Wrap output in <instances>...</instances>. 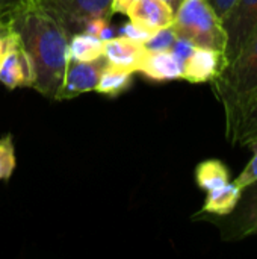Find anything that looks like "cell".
<instances>
[{"label":"cell","instance_id":"1","mask_svg":"<svg viewBox=\"0 0 257 259\" xmlns=\"http://www.w3.org/2000/svg\"><path fill=\"white\" fill-rule=\"evenodd\" d=\"M14 30L32 58L35 68L33 88L53 99L70 62L68 33L35 3L26 6L15 17Z\"/></svg>","mask_w":257,"mask_h":259},{"label":"cell","instance_id":"2","mask_svg":"<svg viewBox=\"0 0 257 259\" xmlns=\"http://www.w3.org/2000/svg\"><path fill=\"white\" fill-rule=\"evenodd\" d=\"M212 82L224 105L227 131L232 137L241 115L257 96V30L241 53Z\"/></svg>","mask_w":257,"mask_h":259},{"label":"cell","instance_id":"3","mask_svg":"<svg viewBox=\"0 0 257 259\" xmlns=\"http://www.w3.org/2000/svg\"><path fill=\"white\" fill-rule=\"evenodd\" d=\"M173 29L177 36L191 41L195 47L224 53L227 44L223 20L208 0H183L174 12Z\"/></svg>","mask_w":257,"mask_h":259},{"label":"cell","instance_id":"4","mask_svg":"<svg viewBox=\"0 0 257 259\" xmlns=\"http://www.w3.org/2000/svg\"><path fill=\"white\" fill-rule=\"evenodd\" d=\"M112 0H35V5L53 17L68 33L74 35L97 17L109 18Z\"/></svg>","mask_w":257,"mask_h":259},{"label":"cell","instance_id":"5","mask_svg":"<svg viewBox=\"0 0 257 259\" xmlns=\"http://www.w3.org/2000/svg\"><path fill=\"white\" fill-rule=\"evenodd\" d=\"M227 35L224 50L226 65L232 62L257 30V0H236L223 18Z\"/></svg>","mask_w":257,"mask_h":259},{"label":"cell","instance_id":"6","mask_svg":"<svg viewBox=\"0 0 257 259\" xmlns=\"http://www.w3.org/2000/svg\"><path fill=\"white\" fill-rule=\"evenodd\" d=\"M108 61L105 56L92 61V62H79L70 61L64 74V79L55 94L56 100H68L74 99L83 93L94 91L97 82L100 79L101 71L108 67Z\"/></svg>","mask_w":257,"mask_h":259},{"label":"cell","instance_id":"7","mask_svg":"<svg viewBox=\"0 0 257 259\" xmlns=\"http://www.w3.org/2000/svg\"><path fill=\"white\" fill-rule=\"evenodd\" d=\"M224 67H226L224 53L212 49L195 47L191 56L183 64L182 79L192 83L212 82L220 76Z\"/></svg>","mask_w":257,"mask_h":259},{"label":"cell","instance_id":"8","mask_svg":"<svg viewBox=\"0 0 257 259\" xmlns=\"http://www.w3.org/2000/svg\"><path fill=\"white\" fill-rule=\"evenodd\" d=\"M145 52L147 49L142 42L133 41L123 35L106 39L103 47V56L111 67L130 73L138 71Z\"/></svg>","mask_w":257,"mask_h":259},{"label":"cell","instance_id":"9","mask_svg":"<svg viewBox=\"0 0 257 259\" xmlns=\"http://www.w3.org/2000/svg\"><path fill=\"white\" fill-rule=\"evenodd\" d=\"M132 23L156 32L168 27L174 20V9L164 0H136L127 11Z\"/></svg>","mask_w":257,"mask_h":259},{"label":"cell","instance_id":"10","mask_svg":"<svg viewBox=\"0 0 257 259\" xmlns=\"http://www.w3.org/2000/svg\"><path fill=\"white\" fill-rule=\"evenodd\" d=\"M182 64L174 58L170 50L165 52H151L147 50L142 62L138 68L145 77L158 82L177 80L182 79Z\"/></svg>","mask_w":257,"mask_h":259},{"label":"cell","instance_id":"11","mask_svg":"<svg viewBox=\"0 0 257 259\" xmlns=\"http://www.w3.org/2000/svg\"><path fill=\"white\" fill-rule=\"evenodd\" d=\"M236 215L232 222V235L236 238L251 235L257 231V182L242 191L236 206Z\"/></svg>","mask_w":257,"mask_h":259},{"label":"cell","instance_id":"12","mask_svg":"<svg viewBox=\"0 0 257 259\" xmlns=\"http://www.w3.org/2000/svg\"><path fill=\"white\" fill-rule=\"evenodd\" d=\"M242 197V190L236 187L233 182H229L220 188L208 191L203 212L214 214V215H230L235 212L239 200Z\"/></svg>","mask_w":257,"mask_h":259},{"label":"cell","instance_id":"13","mask_svg":"<svg viewBox=\"0 0 257 259\" xmlns=\"http://www.w3.org/2000/svg\"><path fill=\"white\" fill-rule=\"evenodd\" d=\"M20 47H21L20 36L14 30L8 52L3 58L2 65H0V82L9 90L24 87L23 68H21V62H20Z\"/></svg>","mask_w":257,"mask_h":259},{"label":"cell","instance_id":"14","mask_svg":"<svg viewBox=\"0 0 257 259\" xmlns=\"http://www.w3.org/2000/svg\"><path fill=\"white\" fill-rule=\"evenodd\" d=\"M105 41L100 38L89 35L86 32L74 33L68 41V55L70 61L79 62H92L103 56Z\"/></svg>","mask_w":257,"mask_h":259},{"label":"cell","instance_id":"15","mask_svg":"<svg viewBox=\"0 0 257 259\" xmlns=\"http://www.w3.org/2000/svg\"><path fill=\"white\" fill-rule=\"evenodd\" d=\"M195 181L197 185L204 190L211 191L220 188L230 182V171L229 168L218 159H208L197 165L195 170Z\"/></svg>","mask_w":257,"mask_h":259},{"label":"cell","instance_id":"16","mask_svg":"<svg viewBox=\"0 0 257 259\" xmlns=\"http://www.w3.org/2000/svg\"><path fill=\"white\" fill-rule=\"evenodd\" d=\"M132 74L133 73L130 71L108 65L100 74L95 91L109 97H117L132 85Z\"/></svg>","mask_w":257,"mask_h":259},{"label":"cell","instance_id":"17","mask_svg":"<svg viewBox=\"0 0 257 259\" xmlns=\"http://www.w3.org/2000/svg\"><path fill=\"white\" fill-rule=\"evenodd\" d=\"M232 138H235L236 143L248 147L257 143V96L241 115Z\"/></svg>","mask_w":257,"mask_h":259},{"label":"cell","instance_id":"18","mask_svg":"<svg viewBox=\"0 0 257 259\" xmlns=\"http://www.w3.org/2000/svg\"><path fill=\"white\" fill-rule=\"evenodd\" d=\"M15 170V150L11 137L0 138V181H8Z\"/></svg>","mask_w":257,"mask_h":259},{"label":"cell","instance_id":"19","mask_svg":"<svg viewBox=\"0 0 257 259\" xmlns=\"http://www.w3.org/2000/svg\"><path fill=\"white\" fill-rule=\"evenodd\" d=\"M176 38H177V35H176L173 26H168V27L156 30L150 36V39L147 42H144V46L147 50H151V52H165L173 47Z\"/></svg>","mask_w":257,"mask_h":259},{"label":"cell","instance_id":"20","mask_svg":"<svg viewBox=\"0 0 257 259\" xmlns=\"http://www.w3.org/2000/svg\"><path fill=\"white\" fill-rule=\"evenodd\" d=\"M251 149H253V158L248 161V164L245 165V168L241 171V175L233 181V184L236 185V187H239L242 191L247 188V187H250V185H253L254 182H257V143L256 144H253V146H250Z\"/></svg>","mask_w":257,"mask_h":259},{"label":"cell","instance_id":"21","mask_svg":"<svg viewBox=\"0 0 257 259\" xmlns=\"http://www.w3.org/2000/svg\"><path fill=\"white\" fill-rule=\"evenodd\" d=\"M153 33L155 32H150V30H147V29H144V27H141V26H138V24H135L132 21L121 26V29H120V35L127 36V38H130L133 41H138V42H142V44L147 42Z\"/></svg>","mask_w":257,"mask_h":259},{"label":"cell","instance_id":"22","mask_svg":"<svg viewBox=\"0 0 257 259\" xmlns=\"http://www.w3.org/2000/svg\"><path fill=\"white\" fill-rule=\"evenodd\" d=\"M194 49H195V46H194L191 41L177 36L176 41H174V44H173V47L170 49V52H171V53L174 55V58L182 64V68H183V64H185L186 59L191 56V53L194 52Z\"/></svg>","mask_w":257,"mask_h":259},{"label":"cell","instance_id":"23","mask_svg":"<svg viewBox=\"0 0 257 259\" xmlns=\"http://www.w3.org/2000/svg\"><path fill=\"white\" fill-rule=\"evenodd\" d=\"M208 2L214 8V11L218 14V17L223 20L229 14V11L232 9V6L235 5L236 0H208Z\"/></svg>","mask_w":257,"mask_h":259},{"label":"cell","instance_id":"24","mask_svg":"<svg viewBox=\"0 0 257 259\" xmlns=\"http://www.w3.org/2000/svg\"><path fill=\"white\" fill-rule=\"evenodd\" d=\"M35 3V0H0V9L21 12L26 6Z\"/></svg>","mask_w":257,"mask_h":259},{"label":"cell","instance_id":"25","mask_svg":"<svg viewBox=\"0 0 257 259\" xmlns=\"http://www.w3.org/2000/svg\"><path fill=\"white\" fill-rule=\"evenodd\" d=\"M136 0H112L111 3V11L114 12H120V14H127L129 8L135 3Z\"/></svg>","mask_w":257,"mask_h":259},{"label":"cell","instance_id":"26","mask_svg":"<svg viewBox=\"0 0 257 259\" xmlns=\"http://www.w3.org/2000/svg\"><path fill=\"white\" fill-rule=\"evenodd\" d=\"M12 33H14V32H12ZM12 33H9V35H6V36H0V65H2V62H3V58H5L6 52H8V47H9Z\"/></svg>","mask_w":257,"mask_h":259},{"label":"cell","instance_id":"27","mask_svg":"<svg viewBox=\"0 0 257 259\" xmlns=\"http://www.w3.org/2000/svg\"><path fill=\"white\" fill-rule=\"evenodd\" d=\"M164 2H165V3H168V5L174 9V12H176V9L180 6V3H182L183 0H164Z\"/></svg>","mask_w":257,"mask_h":259}]
</instances>
